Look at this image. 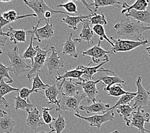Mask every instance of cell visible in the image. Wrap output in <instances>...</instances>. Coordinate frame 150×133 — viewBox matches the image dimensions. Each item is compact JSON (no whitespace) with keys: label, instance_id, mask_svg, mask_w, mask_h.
I'll return each instance as SVG.
<instances>
[{"label":"cell","instance_id":"obj_1","mask_svg":"<svg viewBox=\"0 0 150 133\" xmlns=\"http://www.w3.org/2000/svg\"><path fill=\"white\" fill-rule=\"evenodd\" d=\"M117 35L128 40L142 42L145 39L142 33L150 30V26L128 17H126L114 26Z\"/></svg>","mask_w":150,"mask_h":133},{"label":"cell","instance_id":"obj_2","mask_svg":"<svg viewBox=\"0 0 150 133\" xmlns=\"http://www.w3.org/2000/svg\"><path fill=\"white\" fill-rule=\"evenodd\" d=\"M3 54L8 57L10 65L13 69V72L14 73L16 76H18L19 75L24 74L29 69H32V67L28 65L26 63L25 59L23 56L19 54V49L17 46L14 47L13 51H8V53Z\"/></svg>","mask_w":150,"mask_h":133},{"label":"cell","instance_id":"obj_3","mask_svg":"<svg viewBox=\"0 0 150 133\" xmlns=\"http://www.w3.org/2000/svg\"><path fill=\"white\" fill-rule=\"evenodd\" d=\"M86 97L84 94H78L73 97L62 96L59 100V106L56 108V111L61 112L62 110L68 111L74 114H80V104L81 100Z\"/></svg>","mask_w":150,"mask_h":133},{"label":"cell","instance_id":"obj_4","mask_svg":"<svg viewBox=\"0 0 150 133\" xmlns=\"http://www.w3.org/2000/svg\"><path fill=\"white\" fill-rule=\"evenodd\" d=\"M110 40L114 43V46L112 47L110 50L114 54L117 52H128L139 46H144L148 44V39H145L142 42H137V41L122 40L121 39H115L114 37H110Z\"/></svg>","mask_w":150,"mask_h":133},{"label":"cell","instance_id":"obj_5","mask_svg":"<svg viewBox=\"0 0 150 133\" xmlns=\"http://www.w3.org/2000/svg\"><path fill=\"white\" fill-rule=\"evenodd\" d=\"M101 41H99L98 44L97 45H95L93 47H92L91 48L88 49L87 51H82L80 53L82 54L83 56H91L92 58V61L88 64V67L90 65L93 63H99L100 62H104V61H107L108 62L109 61V58L108 56V54H114V53L110 51H106L103 49L100 46Z\"/></svg>","mask_w":150,"mask_h":133},{"label":"cell","instance_id":"obj_6","mask_svg":"<svg viewBox=\"0 0 150 133\" xmlns=\"http://www.w3.org/2000/svg\"><path fill=\"white\" fill-rule=\"evenodd\" d=\"M47 47H48V46H47L45 48L42 49L40 48L39 46H36L35 49L37 50V54L34 58L33 65L32 67V69L30 70L28 75H27V77L30 81L33 75L39 72L42 70L44 65H45L46 60L47 58V54H48L49 51H52V48L47 49Z\"/></svg>","mask_w":150,"mask_h":133},{"label":"cell","instance_id":"obj_7","mask_svg":"<svg viewBox=\"0 0 150 133\" xmlns=\"http://www.w3.org/2000/svg\"><path fill=\"white\" fill-rule=\"evenodd\" d=\"M135 84L137 88V91L136 92L137 95L134 99L133 108H134V110L135 109L137 110L138 108L149 106H150V92L146 90L142 85V78L141 77L137 78Z\"/></svg>","mask_w":150,"mask_h":133},{"label":"cell","instance_id":"obj_8","mask_svg":"<svg viewBox=\"0 0 150 133\" xmlns=\"http://www.w3.org/2000/svg\"><path fill=\"white\" fill-rule=\"evenodd\" d=\"M130 127L138 129V133H150V131L144 128L145 122L150 123V115L146 113L141 108H138L134 111L131 117Z\"/></svg>","mask_w":150,"mask_h":133},{"label":"cell","instance_id":"obj_9","mask_svg":"<svg viewBox=\"0 0 150 133\" xmlns=\"http://www.w3.org/2000/svg\"><path fill=\"white\" fill-rule=\"evenodd\" d=\"M74 115L80 120L86 121L91 127H95L98 129L100 128L105 123L113 120L115 117L114 110L108 111L103 115H95L89 117H84L80 114H74Z\"/></svg>","mask_w":150,"mask_h":133},{"label":"cell","instance_id":"obj_10","mask_svg":"<svg viewBox=\"0 0 150 133\" xmlns=\"http://www.w3.org/2000/svg\"><path fill=\"white\" fill-rule=\"evenodd\" d=\"M24 3L35 12L37 17L39 18V23L42 20L46 21V13L47 12H53L54 10L47 5L43 0H24Z\"/></svg>","mask_w":150,"mask_h":133},{"label":"cell","instance_id":"obj_11","mask_svg":"<svg viewBox=\"0 0 150 133\" xmlns=\"http://www.w3.org/2000/svg\"><path fill=\"white\" fill-rule=\"evenodd\" d=\"M101 81L98 80L97 81H87L84 80L82 81L75 82L76 84L80 86L84 91V94L86 95L87 99V103L96 102V95L98 94V89L96 85Z\"/></svg>","mask_w":150,"mask_h":133},{"label":"cell","instance_id":"obj_12","mask_svg":"<svg viewBox=\"0 0 150 133\" xmlns=\"http://www.w3.org/2000/svg\"><path fill=\"white\" fill-rule=\"evenodd\" d=\"M52 53L51 55L47 58L45 62V66L47 67L50 75L58 72L61 68L65 67L64 61L59 56V52L54 48L51 47Z\"/></svg>","mask_w":150,"mask_h":133},{"label":"cell","instance_id":"obj_13","mask_svg":"<svg viewBox=\"0 0 150 133\" xmlns=\"http://www.w3.org/2000/svg\"><path fill=\"white\" fill-rule=\"evenodd\" d=\"M50 19L46 20V25L42 28H38L39 23L38 22L37 26H33V30L35 35V40L38 41V42H41L43 40L51 39L53 37L54 32V28L53 24H50Z\"/></svg>","mask_w":150,"mask_h":133},{"label":"cell","instance_id":"obj_14","mask_svg":"<svg viewBox=\"0 0 150 133\" xmlns=\"http://www.w3.org/2000/svg\"><path fill=\"white\" fill-rule=\"evenodd\" d=\"M57 84L61 90L62 96L73 97L79 94L82 90V88L76 84L72 79H70L69 81L64 80L62 82H59Z\"/></svg>","mask_w":150,"mask_h":133},{"label":"cell","instance_id":"obj_15","mask_svg":"<svg viewBox=\"0 0 150 133\" xmlns=\"http://www.w3.org/2000/svg\"><path fill=\"white\" fill-rule=\"evenodd\" d=\"M27 113H28V116H27L26 120V124L35 132L37 129L39 127L45 125L43 120L42 116L36 108H34L33 110L28 111Z\"/></svg>","mask_w":150,"mask_h":133},{"label":"cell","instance_id":"obj_16","mask_svg":"<svg viewBox=\"0 0 150 133\" xmlns=\"http://www.w3.org/2000/svg\"><path fill=\"white\" fill-rule=\"evenodd\" d=\"M16 122L5 111L0 110V133H11Z\"/></svg>","mask_w":150,"mask_h":133},{"label":"cell","instance_id":"obj_17","mask_svg":"<svg viewBox=\"0 0 150 133\" xmlns=\"http://www.w3.org/2000/svg\"><path fill=\"white\" fill-rule=\"evenodd\" d=\"M81 40L80 39H73V33H71L70 36L68 37L66 42L63 45L62 53L64 54H67L74 58H78V54L76 51V47L78 44H80Z\"/></svg>","mask_w":150,"mask_h":133},{"label":"cell","instance_id":"obj_18","mask_svg":"<svg viewBox=\"0 0 150 133\" xmlns=\"http://www.w3.org/2000/svg\"><path fill=\"white\" fill-rule=\"evenodd\" d=\"M106 63H107V61H104V62H102L100 65H98V66L93 67L79 65V66H78L76 68L78 70H82L84 72L83 76L85 77V80H86L87 81H91L93 80L94 75L98 72H109V73H112L114 76V75H115V74L114 72H113V71L110 70H107V69H103V68H102V69H100L101 66H103V65Z\"/></svg>","mask_w":150,"mask_h":133},{"label":"cell","instance_id":"obj_19","mask_svg":"<svg viewBox=\"0 0 150 133\" xmlns=\"http://www.w3.org/2000/svg\"><path fill=\"white\" fill-rule=\"evenodd\" d=\"M110 108V105L109 104H105L101 101H96L92 103L89 106L81 105L79 108V110L87 112V113H106L108 112V109Z\"/></svg>","mask_w":150,"mask_h":133},{"label":"cell","instance_id":"obj_20","mask_svg":"<svg viewBox=\"0 0 150 133\" xmlns=\"http://www.w3.org/2000/svg\"><path fill=\"white\" fill-rule=\"evenodd\" d=\"M6 33V37H9L10 40L14 44L20 42L28 43L26 40V31L24 30H15L12 27H9Z\"/></svg>","mask_w":150,"mask_h":133},{"label":"cell","instance_id":"obj_21","mask_svg":"<svg viewBox=\"0 0 150 133\" xmlns=\"http://www.w3.org/2000/svg\"><path fill=\"white\" fill-rule=\"evenodd\" d=\"M19 89L11 87L5 81L4 79L0 81V107L4 106L5 108H9L10 104L4 97L5 95L12 91H19Z\"/></svg>","mask_w":150,"mask_h":133},{"label":"cell","instance_id":"obj_22","mask_svg":"<svg viewBox=\"0 0 150 133\" xmlns=\"http://www.w3.org/2000/svg\"><path fill=\"white\" fill-rule=\"evenodd\" d=\"M93 14L87 15H78V16H70L67 15L66 18H64L61 20V22L66 24L69 28H71L74 31H76L78 29V25L80 23H83L86 20L89 19Z\"/></svg>","mask_w":150,"mask_h":133},{"label":"cell","instance_id":"obj_23","mask_svg":"<svg viewBox=\"0 0 150 133\" xmlns=\"http://www.w3.org/2000/svg\"><path fill=\"white\" fill-rule=\"evenodd\" d=\"M149 2L148 0H137L132 5H128L127 3L125 2L122 3V10L121 13L125 14L126 13L132 10H135L137 11H146L148 10Z\"/></svg>","mask_w":150,"mask_h":133},{"label":"cell","instance_id":"obj_24","mask_svg":"<svg viewBox=\"0 0 150 133\" xmlns=\"http://www.w3.org/2000/svg\"><path fill=\"white\" fill-rule=\"evenodd\" d=\"M126 17L134 19L146 25L150 26V11L149 10L146 11H137L132 10L125 13Z\"/></svg>","mask_w":150,"mask_h":133},{"label":"cell","instance_id":"obj_25","mask_svg":"<svg viewBox=\"0 0 150 133\" xmlns=\"http://www.w3.org/2000/svg\"><path fill=\"white\" fill-rule=\"evenodd\" d=\"M27 36L29 37L30 38V46L25 51V53L23 54V57L26 59H30L31 60V67L33 66V60L34 58L37 54V50L35 48H34L33 46V41L35 40V35H34V32L33 30L26 31Z\"/></svg>","mask_w":150,"mask_h":133},{"label":"cell","instance_id":"obj_26","mask_svg":"<svg viewBox=\"0 0 150 133\" xmlns=\"http://www.w3.org/2000/svg\"><path fill=\"white\" fill-rule=\"evenodd\" d=\"M44 93L46 97L48 99V104L57 105V107L59 106V101H58L57 97L61 94V90L57 84L50 86L48 88L44 91Z\"/></svg>","mask_w":150,"mask_h":133},{"label":"cell","instance_id":"obj_27","mask_svg":"<svg viewBox=\"0 0 150 133\" xmlns=\"http://www.w3.org/2000/svg\"><path fill=\"white\" fill-rule=\"evenodd\" d=\"M116 111L117 113L122 117L128 127H130L131 120L129 118L132 117V115L135 111L134 108L132 107L130 105H121L119 106L116 108Z\"/></svg>","mask_w":150,"mask_h":133},{"label":"cell","instance_id":"obj_28","mask_svg":"<svg viewBox=\"0 0 150 133\" xmlns=\"http://www.w3.org/2000/svg\"><path fill=\"white\" fill-rule=\"evenodd\" d=\"M90 22L88 19L86 20V21L82 23L83 28L79 35L80 39L81 40L86 41L88 43V46H90V43H94L93 42V39L94 38V32L90 27Z\"/></svg>","mask_w":150,"mask_h":133},{"label":"cell","instance_id":"obj_29","mask_svg":"<svg viewBox=\"0 0 150 133\" xmlns=\"http://www.w3.org/2000/svg\"><path fill=\"white\" fill-rule=\"evenodd\" d=\"M84 74V72L82 70H78L77 68L72 70L66 71L64 75H60L59 73V75L55 77V80L57 81L60 82L62 80H66L67 78H70V79H78L80 81H83L85 79L82 78V76Z\"/></svg>","mask_w":150,"mask_h":133},{"label":"cell","instance_id":"obj_30","mask_svg":"<svg viewBox=\"0 0 150 133\" xmlns=\"http://www.w3.org/2000/svg\"><path fill=\"white\" fill-rule=\"evenodd\" d=\"M15 101V109L16 110H25L27 112L33 110L34 106L32 103H29L26 100L20 97L19 91H18L16 97H12Z\"/></svg>","mask_w":150,"mask_h":133},{"label":"cell","instance_id":"obj_31","mask_svg":"<svg viewBox=\"0 0 150 133\" xmlns=\"http://www.w3.org/2000/svg\"><path fill=\"white\" fill-rule=\"evenodd\" d=\"M61 112H59V117L57 119L54 118L52 124L50 125V129L54 130L56 133H62V132L66 129L67 122L65 120L64 116L61 115Z\"/></svg>","mask_w":150,"mask_h":133},{"label":"cell","instance_id":"obj_32","mask_svg":"<svg viewBox=\"0 0 150 133\" xmlns=\"http://www.w3.org/2000/svg\"><path fill=\"white\" fill-rule=\"evenodd\" d=\"M90 4L94 8L96 13L98 12L99 8L103 7V6H112L117 8L121 7V3L116 0H94L93 3H90Z\"/></svg>","mask_w":150,"mask_h":133},{"label":"cell","instance_id":"obj_33","mask_svg":"<svg viewBox=\"0 0 150 133\" xmlns=\"http://www.w3.org/2000/svg\"><path fill=\"white\" fill-rule=\"evenodd\" d=\"M99 80L103 82V84L107 85V87H105L104 89H108V88L112 87V85L116 84H122L125 83V82L124 80H122L121 78L116 76V75H114L113 76H103L100 77Z\"/></svg>","mask_w":150,"mask_h":133},{"label":"cell","instance_id":"obj_34","mask_svg":"<svg viewBox=\"0 0 150 133\" xmlns=\"http://www.w3.org/2000/svg\"><path fill=\"white\" fill-rule=\"evenodd\" d=\"M50 87V85L44 83V82L40 79L39 72L37 73L36 76L33 77V83H32V93H37L40 90L45 91L47 88Z\"/></svg>","mask_w":150,"mask_h":133},{"label":"cell","instance_id":"obj_35","mask_svg":"<svg viewBox=\"0 0 150 133\" xmlns=\"http://www.w3.org/2000/svg\"><path fill=\"white\" fill-rule=\"evenodd\" d=\"M104 91H107L108 95L112 97H121L123 95L131 93V92L126 91L122 89V87L121 84L112 85L108 89H104Z\"/></svg>","mask_w":150,"mask_h":133},{"label":"cell","instance_id":"obj_36","mask_svg":"<svg viewBox=\"0 0 150 133\" xmlns=\"http://www.w3.org/2000/svg\"><path fill=\"white\" fill-rule=\"evenodd\" d=\"M1 15L3 17V18L6 19L10 23H12V22H14V21H16V20H17L18 19H19L27 18V17H30V16L37 17L35 13H33V14L25 15H19L18 13L13 10H9V11H8V12L3 13Z\"/></svg>","mask_w":150,"mask_h":133},{"label":"cell","instance_id":"obj_37","mask_svg":"<svg viewBox=\"0 0 150 133\" xmlns=\"http://www.w3.org/2000/svg\"><path fill=\"white\" fill-rule=\"evenodd\" d=\"M136 95H137V93H136V92H135V93H132L131 92L130 94L122 95V96L119 98V99L117 101V102L115 103V104L114 106H112V108L108 109V111L114 110L115 108H116L117 106H119L129 104L134 99V98Z\"/></svg>","mask_w":150,"mask_h":133},{"label":"cell","instance_id":"obj_38","mask_svg":"<svg viewBox=\"0 0 150 133\" xmlns=\"http://www.w3.org/2000/svg\"><path fill=\"white\" fill-rule=\"evenodd\" d=\"M90 24L92 25H101L105 26L107 25V20L103 13H94L92 17L88 19Z\"/></svg>","mask_w":150,"mask_h":133},{"label":"cell","instance_id":"obj_39","mask_svg":"<svg viewBox=\"0 0 150 133\" xmlns=\"http://www.w3.org/2000/svg\"><path fill=\"white\" fill-rule=\"evenodd\" d=\"M10 71L13 72V69L11 66L7 67L3 65L1 62H0V81L6 77L8 80V81L6 82V83L10 84L13 83V80L10 76L8 74Z\"/></svg>","mask_w":150,"mask_h":133},{"label":"cell","instance_id":"obj_40","mask_svg":"<svg viewBox=\"0 0 150 133\" xmlns=\"http://www.w3.org/2000/svg\"><path fill=\"white\" fill-rule=\"evenodd\" d=\"M93 30L94 33L96 34L97 35L100 37V40L101 41L103 40H106L107 42L110 44L112 47L114 46V43L112 42V41L108 38V37L107 36L106 33H105V30L103 26H101V25H96L94 26L93 28Z\"/></svg>","mask_w":150,"mask_h":133},{"label":"cell","instance_id":"obj_41","mask_svg":"<svg viewBox=\"0 0 150 133\" xmlns=\"http://www.w3.org/2000/svg\"><path fill=\"white\" fill-rule=\"evenodd\" d=\"M57 7L63 8L66 10V12L71 13V14L75 15L76 13H78L77 5L75 4L74 1H68L64 4H60L57 5Z\"/></svg>","mask_w":150,"mask_h":133},{"label":"cell","instance_id":"obj_42","mask_svg":"<svg viewBox=\"0 0 150 133\" xmlns=\"http://www.w3.org/2000/svg\"><path fill=\"white\" fill-rule=\"evenodd\" d=\"M53 110V108H42V118L45 124L50 125L52 124L53 121L54 120V118H53L50 114V111Z\"/></svg>","mask_w":150,"mask_h":133},{"label":"cell","instance_id":"obj_43","mask_svg":"<svg viewBox=\"0 0 150 133\" xmlns=\"http://www.w3.org/2000/svg\"><path fill=\"white\" fill-rule=\"evenodd\" d=\"M19 96L21 98H22L23 99L26 100L27 102H29V103H31V101L29 99V97L31 94H32V90L28 89V88L26 87H24L22 89L19 90Z\"/></svg>","mask_w":150,"mask_h":133},{"label":"cell","instance_id":"obj_44","mask_svg":"<svg viewBox=\"0 0 150 133\" xmlns=\"http://www.w3.org/2000/svg\"><path fill=\"white\" fill-rule=\"evenodd\" d=\"M78 1H80L81 3H82L83 5L86 6V7L88 10V11H89L91 13V14H94V13H96V12H95L94 8L91 5L90 3H88L87 1H83V0H82V1H81V0H78Z\"/></svg>","mask_w":150,"mask_h":133},{"label":"cell","instance_id":"obj_45","mask_svg":"<svg viewBox=\"0 0 150 133\" xmlns=\"http://www.w3.org/2000/svg\"><path fill=\"white\" fill-rule=\"evenodd\" d=\"M10 23L7 21L6 19L3 18L2 15H0V30L3 32V27L8 25Z\"/></svg>","mask_w":150,"mask_h":133},{"label":"cell","instance_id":"obj_46","mask_svg":"<svg viewBox=\"0 0 150 133\" xmlns=\"http://www.w3.org/2000/svg\"><path fill=\"white\" fill-rule=\"evenodd\" d=\"M6 39H7V37H3V38H0V46H5V44H6ZM3 54V51H1V49H0V55H1V54Z\"/></svg>","mask_w":150,"mask_h":133},{"label":"cell","instance_id":"obj_47","mask_svg":"<svg viewBox=\"0 0 150 133\" xmlns=\"http://www.w3.org/2000/svg\"><path fill=\"white\" fill-rule=\"evenodd\" d=\"M53 132H55V131H54V130H52L50 132H46V131H40L39 132H35V133H53Z\"/></svg>","mask_w":150,"mask_h":133},{"label":"cell","instance_id":"obj_48","mask_svg":"<svg viewBox=\"0 0 150 133\" xmlns=\"http://www.w3.org/2000/svg\"><path fill=\"white\" fill-rule=\"evenodd\" d=\"M0 35L1 36H3V37H6V33H3V32H1V30H0Z\"/></svg>","mask_w":150,"mask_h":133},{"label":"cell","instance_id":"obj_49","mask_svg":"<svg viewBox=\"0 0 150 133\" xmlns=\"http://www.w3.org/2000/svg\"><path fill=\"white\" fill-rule=\"evenodd\" d=\"M146 49V51H147V52L149 53V55H150V47H147Z\"/></svg>","mask_w":150,"mask_h":133},{"label":"cell","instance_id":"obj_50","mask_svg":"<svg viewBox=\"0 0 150 133\" xmlns=\"http://www.w3.org/2000/svg\"><path fill=\"white\" fill-rule=\"evenodd\" d=\"M11 0H8V1H0V3H9L11 2Z\"/></svg>","mask_w":150,"mask_h":133},{"label":"cell","instance_id":"obj_51","mask_svg":"<svg viewBox=\"0 0 150 133\" xmlns=\"http://www.w3.org/2000/svg\"><path fill=\"white\" fill-rule=\"evenodd\" d=\"M110 133H119V132L118 131H114V132H110Z\"/></svg>","mask_w":150,"mask_h":133},{"label":"cell","instance_id":"obj_52","mask_svg":"<svg viewBox=\"0 0 150 133\" xmlns=\"http://www.w3.org/2000/svg\"><path fill=\"white\" fill-rule=\"evenodd\" d=\"M149 58H150V55H149Z\"/></svg>","mask_w":150,"mask_h":133}]
</instances>
